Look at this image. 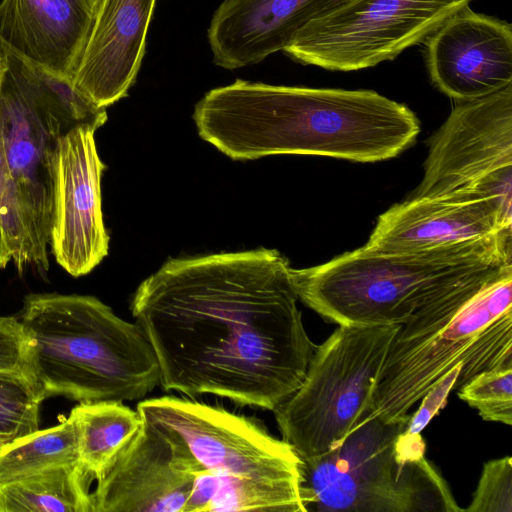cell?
<instances>
[{"mask_svg":"<svg viewBox=\"0 0 512 512\" xmlns=\"http://www.w3.org/2000/svg\"><path fill=\"white\" fill-rule=\"evenodd\" d=\"M93 477L81 463L0 485V512H94Z\"/></svg>","mask_w":512,"mask_h":512,"instance_id":"obj_19","label":"cell"},{"mask_svg":"<svg viewBox=\"0 0 512 512\" xmlns=\"http://www.w3.org/2000/svg\"><path fill=\"white\" fill-rule=\"evenodd\" d=\"M70 415L76 425L80 463L93 479L100 476L143 422L139 412L122 401L79 403Z\"/></svg>","mask_w":512,"mask_h":512,"instance_id":"obj_20","label":"cell"},{"mask_svg":"<svg viewBox=\"0 0 512 512\" xmlns=\"http://www.w3.org/2000/svg\"><path fill=\"white\" fill-rule=\"evenodd\" d=\"M10 261L20 275L28 267L24 225L6 159L0 111V268Z\"/></svg>","mask_w":512,"mask_h":512,"instance_id":"obj_23","label":"cell"},{"mask_svg":"<svg viewBox=\"0 0 512 512\" xmlns=\"http://www.w3.org/2000/svg\"><path fill=\"white\" fill-rule=\"evenodd\" d=\"M136 410L173 433L200 473L213 477L209 512H307L302 459L258 420L173 395L140 401Z\"/></svg>","mask_w":512,"mask_h":512,"instance_id":"obj_6","label":"cell"},{"mask_svg":"<svg viewBox=\"0 0 512 512\" xmlns=\"http://www.w3.org/2000/svg\"><path fill=\"white\" fill-rule=\"evenodd\" d=\"M96 128L76 126L63 132L51 158L50 248L71 276L90 273L108 255L101 196L106 168L95 142Z\"/></svg>","mask_w":512,"mask_h":512,"instance_id":"obj_12","label":"cell"},{"mask_svg":"<svg viewBox=\"0 0 512 512\" xmlns=\"http://www.w3.org/2000/svg\"><path fill=\"white\" fill-rule=\"evenodd\" d=\"M200 137L233 160L294 154L377 162L410 147L420 122L374 90L271 85L237 79L193 112Z\"/></svg>","mask_w":512,"mask_h":512,"instance_id":"obj_2","label":"cell"},{"mask_svg":"<svg viewBox=\"0 0 512 512\" xmlns=\"http://www.w3.org/2000/svg\"><path fill=\"white\" fill-rule=\"evenodd\" d=\"M157 0H98L92 29L73 77L75 87L106 108L126 97L146 52Z\"/></svg>","mask_w":512,"mask_h":512,"instance_id":"obj_17","label":"cell"},{"mask_svg":"<svg viewBox=\"0 0 512 512\" xmlns=\"http://www.w3.org/2000/svg\"><path fill=\"white\" fill-rule=\"evenodd\" d=\"M428 146L424 176L410 198L489 199L512 215V84L456 101Z\"/></svg>","mask_w":512,"mask_h":512,"instance_id":"obj_9","label":"cell"},{"mask_svg":"<svg viewBox=\"0 0 512 512\" xmlns=\"http://www.w3.org/2000/svg\"><path fill=\"white\" fill-rule=\"evenodd\" d=\"M458 397L483 420L512 425V367L480 373L458 389Z\"/></svg>","mask_w":512,"mask_h":512,"instance_id":"obj_24","label":"cell"},{"mask_svg":"<svg viewBox=\"0 0 512 512\" xmlns=\"http://www.w3.org/2000/svg\"><path fill=\"white\" fill-rule=\"evenodd\" d=\"M433 84L456 101L495 93L512 84V27L466 7L426 39Z\"/></svg>","mask_w":512,"mask_h":512,"instance_id":"obj_14","label":"cell"},{"mask_svg":"<svg viewBox=\"0 0 512 512\" xmlns=\"http://www.w3.org/2000/svg\"><path fill=\"white\" fill-rule=\"evenodd\" d=\"M512 231V215L493 200L410 198L381 214L365 246L385 253L453 247Z\"/></svg>","mask_w":512,"mask_h":512,"instance_id":"obj_15","label":"cell"},{"mask_svg":"<svg viewBox=\"0 0 512 512\" xmlns=\"http://www.w3.org/2000/svg\"><path fill=\"white\" fill-rule=\"evenodd\" d=\"M406 426L368 417L334 450L302 460L307 511H464Z\"/></svg>","mask_w":512,"mask_h":512,"instance_id":"obj_7","label":"cell"},{"mask_svg":"<svg viewBox=\"0 0 512 512\" xmlns=\"http://www.w3.org/2000/svg\"><path fill=\"white\" fill-rule=\"evenodd\" d=\"M472 0H357L303 26L283 52L330 71H357L426 40Z\"/></svg>","mask_w":512,"mask_h":512,"instance_id":"obj_10","label":"cell"},{"mask_svg":"<svg viewBox=\"0 0 512 512\" xmlns=\"http://www.w3.org/2000/svg\"><path fill=\"white\" fill-rule=\"evenodd\" d=\"M8 70V65L4 57L0 56V87Z\"/></svg>","mask_w":512,"mask_h":512,"instance_id":"obj_28","label":"cell"},{"mask_svg":"<svg viewBox=\"0 0 512 512\" xmlns=\"http://www.w3.org/2000/svg\"><path fill=\"white\" fill-rule=\"evenodd\" d=\"M6 443H8V441H6V440H5V439H3V438H0V448H1L4 444H6Z\"/></svg>","mask_w":512,"mask_h":512,"instance_id":"obj_29","label":"cell"},{"mask_svg":"<svg viewBox=\"0 0 512 512\" xmlns=\"http://www.w3.org/2000/svg\"><path fill=\"white\" fill-rule=\"evenodd\" d=\"M400 325H339L317 345L300 386L273 411L282 439L303 461L334 450L368 418Z\"/></svg>","mask_w":512,"mask_h":512,"instance_id":"obj_8","label":"cell"},{"mask_svg":"<svg viewBox=\"0 0 512 512\" xmlns=\"http://www.w3.org/2000/svg\"><path fill=\"white\" fill-rule=\"evenodd\" d=\"M461 362L454 390L482 372L512 367V267L427 306L400 325L368 417L407 423L411 408Z\"/></svg>","mask_w":512,"mask_h":512,"instance_id":"obj_4","label":"cell"},{"mask_svg":"<svg viewBox=\"0 0 512 512\" xmlns=\"http://www.w3.org/2000/svg\"><path fill=\"white\" fill-rule=\"evenodd\" d=\"M297 300L288 260L258 248L169 259L138 286L130 310L165 391L274 411L317 348Z\"/></svg>","mask_w":512,"mask_h":512,"instance_id":"obj_1","label":"cell"},{"mask_svg":"<svg viewBox=\"0 0 512 512\" xmlns=\"http://www.w3.org/2000/svg\"><path fill=\"white\" fill-rule=\"evenodd\" d=\"M43 400L32 377L0 371V438L11 442L37 431Z\"/></svg>","mask_w":512,"mask_h":512,"instance_id":"obj_22","label":"cell"},{"mask_svg":"<svg viewBox=\"0 0 512 512\" xmlns=\"http://www.w3.org/2000/svg\"><path fill=\"white\" fill-rule=\"evenodd\" d=\"M464 511L512 512V460L504 456L483 466L473 498Z\"/></svg>","mask_w":512,"mask_h":512,"instance_id":"obj_25","label":"cell"},{"mask_svg":"<svg viewBox=\"0 0 512 512\" xmlns=\"http://www.w3.org/2000/svg\"><path fill=\"white\" fill-rule=\"evenodd\" d=\"M8 65L0 87L6 159L25 231L27 266L49 269L52 212L51 158L65 129L37 86L26 58L0 37Z\"/></svg>","mask_w":512,"mask_h":512,"instance_id":"obj_11","label":"cell"},{"mask_svg":"<svg viewBox=\"0 0 512 512\" xmlns=\"http://www.w3.org/2000/svg\"><path fill=\"white\" fill-rule=\"evenodd\" d=\"M357 0H224L207 31L213 63L227 70L283 51L310 21Z\"/></svg>","mask_w":512,"mask_h":512,"instance_id":"obj_16","label":"cell"},{"mask_svg":"<svg viewBox=\"0 0 512 512\" xmlns=\"http://www.w3.org/2000/svg\"><path fill=\"white\" fill-rule=\"evenodd\" d=\"M17 318L31 337L44 399L134 401L160 385L158 360L142 329L95 296L30 293Z\"/></svg>","mask_w":512,"mask_h":512,"instance_id":"obj_5","label":"cell"},{"mask_svg":"<svg viewBox=\"0 0 512 512\" xmlns=\"http://www.w3.org/2000/svg\"><path fill=\"white\" fill-rule=\"evenodd\" d=\"M0 371L23 373L35 380L32 340L17 316H0Z\"/></svg>","mask_w":512,"mask_h":512,"instance_id":"obj_26","label":"cell"},{"mask_svg":"<svg viewBox=\"0 0 512 512\" xmlns=\"http://www.w3.org/2000/svg\"><path fill=\"white\" fill-rule=\"evenodd\" d=\"M98 0H1L0 37L27 59L73 80Z\"/></svg>","mask_w":512,"mask_h":512,"instance_id":"obj_18","label":"cell"},{"mask_svg":"<svg viewBox=\"0 0 512 512\" xmlns=\"http://www.w3.org/2000/svg\"><path fill=\"white\" fill-rule=\"evenodd\" d=\"M512 267V231L453 247L410 253L367 248L292 268L298 296L339 325L405 324L427 306Z\"/></svg>","mask_w":512,"mask_h":512,"instance_id":"obj_3","label":"cell"},{"mask_svg":"<svg viewBox=\"0 0 512 512\" xmlns=\"http://www.w3.org/2000/svg\"><path fill=\"white\" fill-rule=\"evenodd\" d=\"M199 472L173 433L143 420L96 479L94 512H185Z\"/></svg>","mask_w":512,"mask_h":512,"instance_id":"obj_13","label":"cell"},{"mask_svg":"<svg viewBox=\"0 0 512 512\" xmlns=\"http://www.w3.org/2000/svg\"><path fill=\"white\" fill-rule=\"evenodd\" d=\"M463 363H458L440 378L432 388L422 397L421 404L407 422L405 430L412 434H419L445 407L448 396L455 389V383L460 375Z\"/></svg>","mask_w":512,"mask_h":512,"instance_id":"obj_27","label":"cell"},{"mask_svg":"<svg viewBox=\"0 0 512 512\" xmlns=\"http://www.w3.org/2000/svg\"><path fill=\"white\" fill-rule=\"evenodd\" d=\"M78 463L77 430L69 414L54 427L38 429L0 448V485Z\"/></svg>","mask_w":512,"mask_h":512,"instance_id":"obj_21","label":"cell"}]
</instances>
